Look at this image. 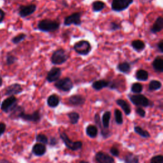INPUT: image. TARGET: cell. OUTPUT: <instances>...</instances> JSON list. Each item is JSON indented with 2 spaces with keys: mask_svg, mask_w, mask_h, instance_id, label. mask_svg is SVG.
I'll return each instance as SVG.
<instances>
[{
  "mask_svg": "<svg viewBox=\"0 0 163 163\" xmlns=\"http://www.w3.org/2000/svg\"><path fill=\"white\" fill-rule=\"evenodd\" d=\"M38 29L43 33H52L57 31L60 28V22L57 20L46 19L38 22Z\"/></svg>",
  "mask_w": 163,
  "mask_h": 163,
  "instance_id": "1",
  "label": "cell"
},
{
  "mask_svg": "<svg viewBox=\"0 0 163 163\" xmlns=\"http://www.w3.org/2000/svg\"><path fill=\"white\" fill-rule=\"evenodd\" d=\"M73 49L77 54L80 56H87L92 51V46L87 40H80L75 43Z\"/></svg>",
  "mask_w": 163,
  "mask_h": 163,
  "instance_id": "2",
  "label": "cell"
},
{
  "mask_svg": "<svg viewBox=\"0 0 163 163\" xmlns=\"http://www.w3.org/2000/svg\"><path fill=\"white\" fill-rule=\"evenodd\" d=\"M68 55L65 50L61 48L54 51L51 57V62L54 65H61L68 59Z\"/></svg>",
  "mask_w": 163,
  "mask_h": 163,
  "instance_id": "3",
  "label": "cell"
},
{
  "mask_svg": "<svg viewBox=\"0 0 163 163\" xmlns=\"http://www.w3.org/2000/svg\"><path fill=\"white\" fill-rule=\"evenodd\" d=\"M134 2V0H112L111 8L115 12H121L127 10Z\"/></svg>",
  "mask_w": 163,
  "mask_h": 163,
  "instance_id": "4",
  "label": "cell"
},
{
  "mask_svg": "<svg viewBox=\"0 0 163 163\" xmlns=\"http://www.w3.org/2000/svg\"><path fill=\"white\" fill-rule=\"evenodd\" d=\"M55 87L63 92L70 91L73 87V83L69 77H64L59 79L55 82Z\"/></svg>",
  "mask_w": 163,
  "mask_h": 163,
  "instance_id": "5",
  "label": "cell"
},
{
  "mask_svg": "<svg viewBox=\"0 0 163 163\" xmlns=\"http://www.w3.org/2000/svg\"><path fill=\"white\" fill-rule=\"evenodd\" d=\"M130 101L136 106H142V107H147L150 106V100L143 95H133L129 96Z\"/></svg>",
  "mask_w": 163,
  "mask_h": 163,
  "instance_id": "6",
  "label": "cell"
},
{
  "mask_svg": "<svg viewBox=\"0 0 163 163\" xmlns=\"http://www.w3.org/2000/svg\"><path fill=\"white\" fill-rule=\"evenodd\" d=\"M81 16V12H75L66 17L64 20V25L66 26H69L71 25L80 26L82 24Z\"/></svg>",
  "mask_w": 163,
  "mask_h": 163,
  "instance_id": "7",
  "label": "cell"
},
{
  "mask_svg": "<svg viewBox=\"0 0 163 163\" xmlns=\"http://www.w3.org/2000/svg\"><path fill=\"white\" fill-rule=\"evenodd\" d=\"M60 137L62 139L65 145L72 150H78L82 147V143L81 142H72L64 133H60Z\"/></svg>",
  "mask_w": 163,
  "mask_h": 163,
  "instance_id": "8",
  "label": "cell"
},
{
  "mask_svg": "<svg viewBox=\"0 0 163 163\" xmlns=\"http://www.w3.org/2000/svg\"><path fill=\"white\" fill-rule=\"evenodd\" d=\"M17 106V100L14 96H11L5 100L2 104V110L6 113L11 112Z\"/></svg>",
  "mask_w": 163,
  "mask_h": 163,
  "instance_id": "9",
  "label": "cell"
},
{
  "mask_svg": "<svg viewBox=\"0 0 163 163\" xmlns=\"http://www.w3.org/2000/svg\"><path fill=\"white\" fill-rule=\"evenodd\" d=\"M61 74L62 71L59 68L53 67L50 69V71L46 75V80L49 83L56 82L60 79Z\"/></svg>",
  "mask_w": 163,
  "mask_h": 163,
  "instance_id": "10",
  "label": "cell"
},
{
  "mask_svg": "<svg viewBox=\"0 0 163 163\" xmlns=\"http://www.w3.org/2000/svg\"><path fill=\"white\" fill-rule=\"evenodd\" d=\"M36 10V5L35 4H30L28 5H22L19 7V14L22 17L25 18L32 15Z\"/></svg>",
  "mask_w": 163,
  "mask_h": 163,
  "instance_id": "11",
  "label": "cell"
},
{
  "mask_svg": "<svg viewBox=\"0 0 163 163\" xmlns=\"http://www.w3.org/2000/svg\"><path fill=\"white\" fill-rule=\"evenodd\" d=\"M20 118L26 121L38 122L41 119V115L38 111H36L31 114H26L24 112L23 113H22Z\"/></svg>",
  "mask_w": 163,
  "mask_h": 163,
  "instance_id": "12",
  "label": "cell"
},
{
  "mask_svg": "<svg viewBox=\"0 0 163 163\" xmlns=\"http://www.w3.org/2000/svg\"><path fill=\"white\" fill-rule=\"evenodd\" d=\"M22 92V86L19 84H14L8 86L5 92V95L7 96H14L15 95L20 94Z\"/></svg>",
  "mask_w": 163,
  "mask_h": 163,
  "instance_id": "13",
  "label": "cell"
},
{
  "mask_svg": "<svg viewBox=\"0 0 163 163\" xmlns=\"http://www.w3.org/2000/svg\"><path fill=\"white\" fill-rule=\"evenodd\" d=\"M95 158L98 163H114V159L103 152H98Z\"/></svg>",
  "mask_w": 163,
  "mask_h": 163,
  "instance_id": "14",
  "label": "cell"
},
{
  "mask_svg": "<svg viewBox=\"0 0 163 163\" xmlns=\"http://www.w3.org/2000/svg\"><path fill=\"white\" fill-rule=\"evenodd\" d=\"M85 98L80 95H75L70 96L68 99L69 105L73 106H81L85 103Z\"/></svg>",
  "mask_w": 163,
  "mask_h": 163,
  "instance_id": "15",
  "label": "cell"
},
{
  "mask_svg": "<svg viewBox=\"0 0 163 163\" xmlns=\"http://www.w3.org/2000/svg\"><path fill=\"white\" fill-rule=\"evenodd\" d=\"M163 29V18L161 16H159L157 18L152 28H150V32L152 34H156L159 32H160Z\"/></svg>",
  "mask_w": 163,
  "mask_h": 163,
  "instance_id": "16",
  "label": "cell"
},
{
  "mask_svg": "<svg viewBox=\"0 0 163 163\" xmlns=\"http://www.w3.org/2000/svg\"><path fill=\"white\" fill-rule=\"evenodd\" d=\"M154 71L157 73L163 72V59L160 56L156 57L152 63Z\"/></svg>",
  "mask_w": 163,
  "mask_h": 163,
  "instance_id": "17",
  "label": "cell"
},
{
  "mask_svg": "<svg viewBox=\"0 0 163 163\" xmlns=\"http://www.w3.org/2000/svg\"><path fill=\"white\" fill-rule=\"evenodd\" d=\"M110 81L105 80H99L94 82L92 84V88L96 90H101L103 88L108 87Z\"/></svg>",
  "mask_w": 163,
  "mask_h": 163,
  "instance_id": "18",
  "label": "cell"
},
{
  "mask_svg": "<svg viewBox=\"0 0 163 163\" xmlns=\"http://www.w3.org/2000/svg\"><path fill=\"white\" fill-rule=\"evenodd\" d=\"M117 69L121 73L129 74L131 70V65L127 61L120 62L117 66Z\"/></svg>",
  "mask_w": 163,
  "mask_h": 163,
  "instance_id": "19",
  "label": "cell"
},
{
  "mask_svg": "<svg viewBox=\"0 0 163 163\" xmlns=\"http://www.w3.org/2000/svg\"><path fill=\"white\" fill-rule=\"evenodd\" d=\"M131 46L136 52H141L145 49V43L140 40H136L131 42Z\"/></svg>",
  "mask_w": 163,
  "mask_h": 163,
  "instance_id": "20",
  "label": "cell"
},
{
  "mask_svg": "<svg viewBox=\"0 0 163 163\" xmlns=\"http://www.w3.org/2000/svg\"><path fill=\"white\" fill-rule=\"evenodd\" d=\"M149 74L148 72L143 69H138V70L135 73V78L136 80L139 81H147L149 79Z\"/></svg>",
  "mask_w": 163,
  "mask_h": 163,
  "instance_id": "21",
  "label": "cell"
},
{
  "mask_svg": "<svg viewBox=\"0 0 163 163\" xmlns=\"http://www.w3.org/2000/svg\"><path fill=\"white\" fill-rule=\"evenodd\" d=\"M33 152L37 156H41L46 152V147L43 144H36L33 147Z\"/></svg>",
  "mask_w": 163,
  "mask_h": 163,
  "instance_id": "22",
  "label": "cell"
},
{
  "mask_svg": "<svg viewBox=\"0 0 163 163\" xmlns=\"http://www.w3.org/2000/svg\"><path fill=\"white\" fill-rule=\"evenodd\" d=\"M106 7L105 3L100 0L93 2L92 3V10L94 12H100L105 9Z\"/></svg>",
  "mask_w": 163,
  "mask_h": 163,
  "instance_id": "23",
  "label": "cell"
},
{
  "mask_svg": "<svg viewBox=\"0 0 163 163\" xmlns=\"http://www.w3.org/2000/svg\"><path fill=\"white\" fill-rule=\"evenodd\" d=\"M116 103H117L119 106H121V108L123 110V111L127 115L131 113V107L129 105L125 100L122 99H119L116 101Z\"/></svg>",
  "mask_w": 163,
  "mask_h": 163,
  "instance_id": "24",
  "label": "cell"
},
{
  "mask_svg": "<svg viewBox=\"0 0 163 163\" xmlns=\"http://www.w3.org/2000/svg\"><path fill=\"white\" fill-rule=\"evenodd\" d=\"M47 105L49 106L51 108H56L57 107L60 102L59 98L56 95H51L47 99Z\"/></svg>",
  "mask_w": 163,
  "mask_h": 163,
  "instance_id": "25",
  "label": "cell"
},
{
  "mask_svg": "<svg viewBox=\"0 0 163 163\" xmlns=\"http://www.w3.org/2000/svg\"><path fill=\"white\" fill-rule=\"evenodd\" d=\"M24 112V110L22 106H17L12 111H11V115H10V117L12 119H16V118H20V115L22 113Z\"/></svg>",
  "mask_w": 163,
  "mask_h": 163,
  "instance_id": "26",
  "label": "cell"
},
{
  "mask_svg": "<svg viewBox=\"0 0 163 163\" xmlns=\"http://www.w3.org/2000/svg\"><path fill=\"white\" fill-rule=\"evenodd\" d=\"M162 87V83L156 80H152L149 84V90L150 91L158 90Z\"/></svg>",
  "mask_w": 163,
  "mask_h": 163,
  "instance_id": "27",
  "label": "cell"
},
{
  "mask_svg": "<svg viewBox=\"0 0 163 163\" xmlns=\"http://www.w3.org/2000/svg\"><path fill=\"white\" fill-rule=\"evenodd\" d=\"M86 134L90 138H95L98 134V128L95 126H89L86 128Z\"/></svg>",
  "mask_w": 163,
  "mask_h": 163,
  "instance_id": "28",
  "label": "cell"
},
{
  "mask_svg": "<svg viewBox=\"0 0 163 163\" xmlns=\"http://www.w3.org/2000/svg\"><path fill=\"white\" fill-rule=\"evenodd\" d=\"M110 117H111V112L110 111H106L103 115L102 124H103V126L105 129H108L109 128Z\"/></svg>",
  "mask_w": 163,
  "mask_h": 163,
  "instance_id": "29",
  "label": "cell"
},
{
  "mask_svg": "<svg viewBox=\"0 0 163 163\" xmlns=\"http://www.w3.org/2000/svg\"><path fill=\"white\" fill-rule=\"evenodd\" d=\"M144 87L142 84L139 82L133 83L131 87V91L134 94H139L143 91Z\"/></svg>",
  "mask_w": 163,
  "mask_h": 163,
  "instance_id": "30",
  "label": "cell"
},
{
  "mask_svg": "<svg viewBox=\"0 0 163 163\" xmlns=\"http://www.w3.org/2000/svg\"><path fill=\"white\" fill-rule=\"evenodd\" d=\"M126 163H139L138 157L133 154H128L124 159Z\"/></svg>",
  "mask_w": 163,
  "mask_h": 163,
  "instance_id": "31",
  "label": "cell"
},
{
  "mask_svg": "<svg viewBox=\"0 0 163 163\" xmlns=\"http://www.w3.org/2000/svg\"><path fill=\"white\" fill-rule=\"evenodd\" d=\"M68 117L69 119V121L72 124H77L80 119V115L77 112H71L68 113Z\"/></svg>",
  "mask_w": 163,
  "mask_h": 163,
  "instance_id": "32",
  "label": "cell"
},
{
  "mask_svg": "<svg viewBox=\"0 0 163 163\" xmlns=\"http://www.w3.org/2000/svg\"><path fill=\"white\" fill-rule=\"evenodd\" d=\"M114 114H115V119L116 123L119 125L122 124L123 123V118H122V112L118 109H115V111H114Z\"/></svg>",
  "mask_w": 163,
  "mask_h": 163,
  "instance_id": "33",
  "label": "cell"
},
{
  "mask_svg": "<svg viewBox=\"0 0 163 163\" xmlns=\"http://www.w3.org/2000/svg\"><path fill=\"white\" fill-rule=\"evenodd\" d=\"M134 131L138 134L139 136H141L142 137L144 138H149L150 137V134L148 131L143 129L141 127L139 126H136L134 127Z\"/></svg>",
  "mask_w": 163,
  "mask_h": 163,
  "instance_id": "34",
  "label": "cell"
},
{
  "mask_svg": "<svg viewBox=\"0 0 163 163\" xmlns=\"http://www.w3.org/2000/svg\"><path fill=\"white\" fill-rule=\"evenodd\" d=\"M36 139L38 142H39L40 144L45 145L48 144V138L46 137L45 134H39L36 136Z\"/></svg>",
  "mask_w": 163,
  "mask_h": 163,
  "instance_id": "35",
  "label": "cell"
},
{
  "mask_svg": "<svg viewBox=\"0 0 163 163\" xmlns=\"http://www.w3.org/2000/svg\"><path fill=\"white\" fill-rule=\"evenodd\" d=\"M26 34H24V33H21V34H19L17 36L14 37L12 40V41L14 43V44H18L19 43H20L21 41H24L26 38Z\"/></svg>",
  "mask_w": 163,
  "mask_h": 163,
  "instance_id": "36",
  "label": "cell"
},
{
  "mask_svg": "<svg viewBox=\"0 0 163 163\" xmlns=\"http://www.w3.org/2000/svg\"><path fill=\"white\" fill-rule=\"evenodd\" d=\"M121 29V25L116 22H111L109 25V30L110 31H115Z\"/></svg>",
  "mask_w": 163,
  "mask_h": 163,
  "instance_id": "37",
  "label": "cell"
},
{
  "mask_svg": "<svg viewBox=\"0 0 163 163\" xmlns=\"http://www.w3.org/2000/svg\"><path fill=\"white\" fill-rule=\"evenodd\" d=\"M120 85L121 84H120V82H119V80H113V81H110V85H109L108 88H110V89H112V90L117 89H119Z\"/></svg>",
  "mask_w": 163,
  "mask_h": 163,
  "instance_id": "38",
  "label": "cell"
},
{
  "mask_svg": "<svg viewBox=\"0 0 163 163\" xmlns=\"http://www.w3.org/2000/svg\"><path fill=\"white\" fill-rule=\"evenodd\" d=\"M17 61V58L12 55L7 56V59H6L7 65H12V64H14Z\"/></svg>",
  "mask_w": 163,
  "mask_h": 163,
  "instance_id": "39",
  "label": "cell"
},
{
  "mask_svg": "<svg viewBox=\"0 0 163 163\" xmlns=\"http://www.w3.org/2000/svg\"><path fill=\"white\" fill-rule=\"evenodd\" d=\"M150 163H163V157L161 155L153 157L150 160Z\"/></svg>",
  "mask_w": 163,
  "mask_h": 163,
  "instance_id": "40",
  "label": "cell"
},
{
  "mask_svg": "<svg viewBox=\"0 0 163 163\" xmlns=\"http://www.w3.org/2000/svg\"><path fill=\"white\" fill-rule=\"evenodd\" d=\"M136 113H137L138 115L140 116L141 117H145L146 113H145V111L142 108H141V107H138V108L136 109Z\"/></svg>",
  "mask_w": 163,
  "mask_h": 163,
  "instance_id": "41",
  "label": "cell"
},
{
  "mask_svg": "<svg viewBox=\"0 0 163 163\" xmlns=\"http://www.w3.org/2000/svg\"><path fill=\"white\" fill-rule=\"evenodd\" d=\"M157 49L161 53H163V40H160L157 44Z\"/></svg>",
  "mask_w": 163,
  "mask_h": 163,
  "instance_id": "42",
  "label": "cell"
},
{
  "mask_svg": "<svg viewBox=\"0 0 163 163\" xmlns=\"http://www.w3.org/2000/svg\"><path fill=\"white\" fill-rule=\"evenodd\" d=\"M110 151L111 154L113 155V156L117 157L119 155V150L117 149H116L115 147H112V148H111Z\"/></svg>",
  "mask_w": 163,
  "mask_h": 163,
  "instance_id": "43",
  "label": "cell"
},
{
  "mask_svg": "<svg viewBox=\"0 0 163 163\" xmlns=\"http://www.w3.org/2000/svg\"><path fill=\"white\" fill-rule=\"evenodd\" d=\"M5 129H6L5 124L3 122L0 123V136H1L4 133V132L5 131Z\"/></svg>",
  "mask_w": 163,
  "mask_h": 163,
  "instance_id": "44",
  "label": "cell"
},
{
  "mask_svg": "<svg viewBox=\"0 0 163 163\" xmlns=\"http://www.w3.org/2000/svg\"><path fill=\"white\" fill-rule=\"evenodd\" d=\"M5 15V12L2 9H0V23L4 20Z\"/></svg>",
  "mask_w": 163,
  "mask_h": 163,
  "instance_id": "45",
  "label": "cell"
},
{
  "mask_svg": "<svg viewBox=\"0 0 163 163\" xmlns=\"http://www.w3.org/2000/svg\"><path fill=\"white\" fill-rule=\"evenodd\" d=\"M57 144V139L54 138H52L50 141V145H55Z\"/></svg>",
  "mask_w": 163,
  "mask_h": 163,
  "instance_id": "46",
  "label": "cell"
},
{
  "mask_svg": "<svg viewBox=\"0 0 163 163\" xmlns=\"http://www.w3.org/2000/svg\"><path fill=\"white\" fill-rule=\"evenodd\" d=\"M0 163H11L9 160L6 159H1L0 160Z\"/></svg>",
  "mask_w": 163,
  "mask_h": 163,
  "instance_id": "47",
  "label": "cell"
},
{
  "mask_svg": "<svg viewBox=\"0 0 163 163\" xmlns=\"http://www.w3.org/2000/svg\"><path fill=\"white\" fill-rule=\"evenodd\" d=\"M2 84H3V80H2V78L0 77V87L2 85Z\"/></svg>",
  "mask_w": 163,
  "mask_h": 163,
  "instance_id": "48",
  "label": "cell"
},
{
  "mask_svg": "<svg viewBox=\"0 0 163 163\" xmlns=\"http://www.w3.org/2000/svg\"><path fill=\"white\" fill-rule=\"evenodd\" d=\"M80 163H89V162L87 161H85V160H82L80 162Z\"/></svg>",
  "mask_w": 163,
  "mask_h": 163,
  "instance_id": "49",
  "label": "cell"
},
{
  "mask_svg": "<svg viewBox=\"0 0 163 163\" xmlns=\"http://www.w3.org/2000/svg\"><path fill=\"white\" fill-rule=\"evenodd\" d=\"M52 1H56V0H52Z\"/></svg>",
  "mask_w": 163,
  "mask_h": 163,
  "instance_id": "50",
  "label": "cell"
}]
</instances>
